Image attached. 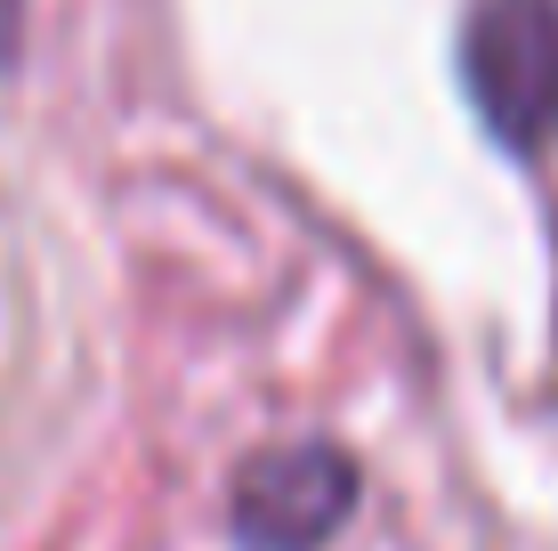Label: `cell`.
Listing matches in <instances>:
<instances>
[{
    "label": "cell",
    "instance_id": "3",
    "mask_svg": "<svg viewBox=\"0 0 558 551\" xmlns=\"http://www.w3.org/2000/svg\"><path fill=\"white\" fill-rule=\"evenodd\" d=\"M16 25H25V0H0V65L16 57Z\"/></svg>",
    "mask_w": 558,
    "mask_h": 551
},
{
    "label": "cell",
    "instance_id": "2",
    "mask_svg": "<svg viewBox=\"0 0 558 551\" xmlns=\"http://www.w3.org/2000/svg\"><path fill=\"white\" fill-rule=\"evenodd\" d=\"M356 503V470L340 446H276V454H252L235 470V536L252 551H316L349 519Z\"/></svg>",
    "mask_w": 558,
    "mask_h": 551
},
{
    "label": "cell",
    "instance_id": "1",
    "mask_svg": "<svg viewBox=\"0 0 558 551\" xmlns=\"http://www.w3.org/2000/svg\"><path fill=\"white\" fill-rule=\"evenodd\" d=\"M461 82L502 146H543L558 130V0H470Z\"/></svg>",
    "mask_w": 558,
    "mask_h": 551
}]
</instances>
